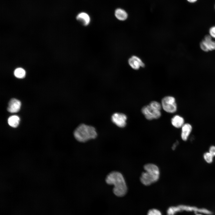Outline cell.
Here are the masks:
<instances>
[{
    "label": "cell",
    "mask_w": 215,
    "mask_h": 215,
    "mask_svg": "<svg viewBox=\"0 0 215 215\" xmlns=\"http://www.w3.org/2000/svg\"><path fill=\"white\" fill-rule=\"evenodd\" d=\"M105 181L109 185H113V192L116 196L122 197L126 194L127 186L122 174L117 171H113L107 176Z\"/></svg>",
    "instance_id": "6da1fadb"
},
{
    "label": "cell",
    "mask_w": 215,
    "mask_h": 215,
    "mask_svg": "<svg viewBox=\"0 0 215 215\" xmlns=\"http://www.w3.org/2000/svg\"><path fill=\"white\" fill-rule=\"evenodd\" d=\"M75 138L80 142H85L91 139H95L97 136L96 129L93 126L84 124L79 125L73 133Z\"/></svg>",
    "instance_id": "7a4b0ae2"
},
{
    "label": "cell",
    "mask_w": 215,
    "mask_h": 215,
    "mask_svg": "<svg viewBox=\"0 0 215 215\" xmlns=\"http://www.w3.org/2000/svg\"><path fill=\"white\" fill-rule=\"evenodd\" d=\"M145 172H143L140 180L146 186L150 185L158 181L159 176V171L158 167L153 164H148L144 166Z\"/></svg>",
    "instance_id": "3957f363"
},
{
    "label": "cell",
    "mask_w": 215,
    "mask_h": 215,
    "mask_svg": "<svg viewBox=\"0 0 215 215\" xmlns=\"http://www.w3.org/2000/svg\"><path fill=\"white\" fill-rule=\"evenodd\" d=\"M162 108L165 112L169 113H175L177 110V105L175 98L171 96L163 97L161 103Z\"/></svg>",
    "instance_id": "277c9868"
},
{
    "label": "cell",
    "mask_w": 215,
    "mask_h": 215,
    "mask_svg": "<svg viewBox=\"0 0 215 215\" xmlns=\"http://www.w3.org/2000/svg\"><path fill=\"white\" fill-rule=\"evenodd\" d=\"M141 112L145 118L148 120L158 119L161 115V113L159 110L149 105L144 106L141 109Z\"/></svg>",
    "instance_id": "5b68a950"
},
{
    "label": "cell",
    "mask_w": 215,
    "mask_h": 215,
    "mask_svg": "<svg viewBox=\"0 0 215 215\" xmlns=\"http://www.w3.org/2000/svg\"><path fill=\"white\" fill-rule=\"evenodd\" d=\"M212 37L209 35H206L200 43L201 49L206 52L215 50V41L212 40Z\"/></svg>",
    "instance_id": "8992f818"
},
{
    "label": "cell",
    "mask_w": 215,
    "mask_h": 215,
    "mask_svg": "<svg viewBox=\"0 0 215 215\" xmlns=\"http://www.w3.org/2000/svg\"><path fill=\"white\" fill-rule=\"evenodd\" d=\"M111 119L113 123L119 128H124L126 125L127 116L124 113H115L112 115Z\"/></svg>",
    "instance_id": "52a82bcc"
},
{
    "label": "cell",
    "mask_w": 215,
    "mask_h": 215,
    "mask_svg": "<svg viewBox=\"0 0 215 215\" xmlns=\"http://www.w3.org/2000/svg\"><path fill=\"white\" fill-rule=\"evenodd\" d=\"M128 63L130 66L133 69L138 70L140 67H143L145 64L142 60L136 56H133L128 60Z\"/></svg>",
    "instance_id": "ba28073f"
},
{
    "label": "cell",
    "mask_w": 215,
    "mask_h": 215,
    "mask_svg": "<svg viewBox=\"0 0 215 215\" xmlns=\"http://www.w3.org/2000/svg\"><path fill=\"white\" fill-rule=\"evenodd\" d=\"M21 105L19 100L14 98L11 99L9 102L7 110L11 113L17 112L19 110Z\"/></svg>",
    "instance_id": "9c48e42d"
},
{
    "label": "cell",
    "mask_w": 215,
    "mask_h": 215,
    "mask_svg": "<svg viewBox=\"0 0 215 215\" xmlns=\"http://www.w3.org/2000/svg\"><path fill=\"white\" fill-rule=\"evenodd\" d=\"M192 130V126L189 123H185L181 128V137L184 141L188 139Z\"/></svg>",
    "instance_id": "30bf717a"
},
{
    "label": "cell",
    "mask_w": 215,
    "mask_h": 215,
    "mask_svg": "<svg viewBox=\"0 0 215 215\" xmlns=\"http://www.w3.org/2000/svg\"><path fill=\"white\" fill-rule=\"evenodd\" d=\"M76 19L85 26L88 25L90 22V16L87 13L84 12H82L78 14L76 16Z\"/></svg>",
    "instance_id": "8fae6325"
},
{
    "label": "cell",
    "mask_w": 215,
    "mask_h": 215,
    "mask_svg": "<svg viewBox=\"0 0 215 215\" xmlns=\"http://www.w3.org/2000/svg\"><path fill=\"white\" fill-rule=\"evenodd\" d=\"M171 122L173 126L177 128H181L185 123L184 118L178 115L174 116L172 118Z\"/></svg>",
    "instance_id": "7c38bea8"
},
{
    "label": "cell",
    "mask_w": 215,
    "mask_h": 215,
    "mask_svg": "<svg viewBox=\"0 0 215 215\" xmlns=\"http://www.w3.org/2000/svg\"><path fill=\"white\" fill-rule=\"evenodd\" d=\"M115 15L116 18L120 21H125L128 16L126 12L124 10L119 8L115 10Z\"/></svg>",
    "instance_id": "4fadbf2b"
},
{
    "label": "cell",
    "mask_w": 215,
    "mask_h": 215,
    "mask_svg": "<svg viewBox=\"0 0 215 215\" xmlns=\"http://www.w3.org/2000/svg\"><path fill=\"white\" fill-rule=\"evenodd\" d=\"M19 121V118L16 115H13L10 117L8 120L9 125L13 128H16L18 126Z\"/></svg>",
    "instance_id": "5bb4252c"
},
{
    "label": "cell",
    "mask_w": 215,
    "mask_h": 215,
    "mask_svg": "<svg viewBox=\"0 0 215 215\" xmlns=\"http://www.w3.org/2000/svg\"><path fill=\"white\" fill-rule=\"evenodd\" d=\"M15 76L17 78H24L25 75V70L21 68L16 69L14 72Z\"/></svg>",
    "instance_id": "9a60e30c"
},
{
    "label": "cell",
    "mask_w": 215,
    "mask_h": 215,
    "mask_svg": "<svg viewBox=\"0 0 215 215\" xmlns=\"http://www.w3.org/2000/svg\"><path fill=\"white\" fill-rule=\"evenodd\" d=\"M214 156L209 152L205 153L203 155V157L205 161L208 163H211L213 161Z\"/></svg>",
    "instance_id": "2e32d148"
},
{
    "label": "cell",
    "mask_w": 215,
    "mask_h": 215,
    "mask_svg": "<svg viewBox=\"0 0 215 215\" xmlns=\"http://www.w3.org/2000/svg\"><path fill=\"white\" fill-rule=\"evenodd\" d=\"M149 105L159 110H161L162 108L161 104L156 101H153L150 102Z\"/></svg>",
    "instance_id": "e0dca14e"
},
{
    "label": "cell",
    "mask_w": 215,
    "mask_h": 215,
    "mask_svg": "<svg viewBox=\"0 0 215 215\" xmlns=\"http://www.w3.org/2000/svg\"><path fill=\"white\" fill-rule=\"evenodd\" d=\"M147 215H162L161 212L156 209H152L149 210Z\"/></svg>",
    "instance_id": "ac0fdd59"
},
{
    "label": "cell",
    "mask_w": 215,
    "mask_h": 215,
    "mask_svg": "<svg viewBox=\"0 0 215 215\" xmlns=\"http://www.w3.org/2000/svg\"><path fill=\"white\" fill-rule=\"evenodd\" d=\"M209 33L212 37L215 38V26H213L210 29Z\"/></svg>",
    "instance_id": "d6986e66"
},
{
    "label": "cell",
    "mask_w": 215,
    "mask_h": 215,
    "mask_svg": "<svg viewBox=\"0 0 215 215\" xmlns=\"http://www.w3.org/2000/svg\"><path fill=\"white\" fill-rule=\"evenodd\" d=\"M214 156H215V146H211L209 149V152Z\"/></svg>",
    "instance_id": "ffe728a7"
},
{
    "label": "cell",
    "mask_w": 215,
    "mask_h": 215,
    "mask_svg": "<svg viewBox=\"0 0 215 215\" xmlns=\"http://www.w3.org/2000/svg\"><path fill=\"white\" fill-rule=\"evenodd\" d=\"M178 143H179L178 142V141H177L176 143H175L174 144H173V146L172 147V149L173 150H175V149L176 148V146L178 144Z\"/></svg>",
    "instance_id": "44dd1931"
},
{
    "label": "cell",
    "mask_w": 215,
    "mask_h": 215,
    "mask_svg": "<svg viewBox=\"0 0 215 215\" xmlns=\"http://www.w3.org/2000/svg\"><path fill=\"white\" fill-rule=\"evenodd\" d=\"M188 1L190 2H194L196 1L197 0H187Z\"/></svg>",
    "instance_id": "7402d4cb"
},
{
    "label": "cell",
    "mask_w": 215,
    "mask_h": 215,
    "mask_svg": "<svg viewBox=\"0 0 215 215\" xmlns=\"http://www.w3.org/2000/svg\"><path fill=\"white\" fill-rule=\"evenodd\" d=\"M200 215V214H198V215Z\"/></svg>",
    "instance_id": "603a6c76"
}]
</instances>
